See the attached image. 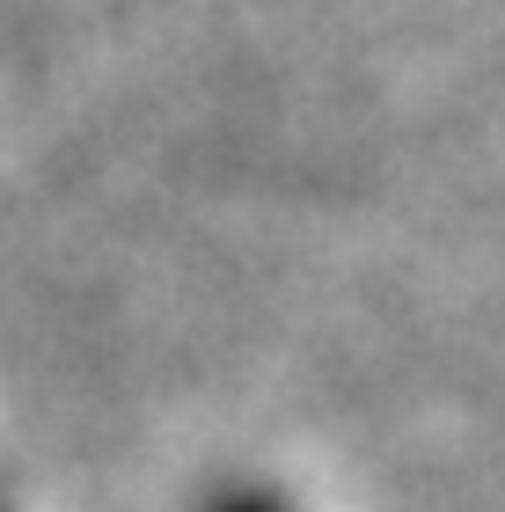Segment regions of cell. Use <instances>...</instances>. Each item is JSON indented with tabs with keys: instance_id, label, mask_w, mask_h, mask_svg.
Returning <instances> with one entry per match:
<instances>
[{
	"instance_id": "1",
	"label": "cell",
	"mask_w": 505,
	"mask_h": 512,
	"mask_svg": "<svg viewBox=\"0 0 505 512\" xmlns=\"http://www.w3.org/2000/svg\"><path fill=\"white\" fill-rule=\"evenodd\" d=\"M220 512H264V505H220Z\"/></svg>"
}]
</instances>
